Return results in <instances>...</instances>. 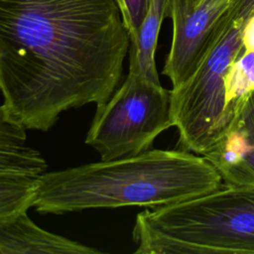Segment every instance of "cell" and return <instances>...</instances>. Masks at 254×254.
I'll return each instance as SVG.
<instances>
[{
    "label": "cell",
    "instance_id": "1",
    "mask_svg": "<svg viewBox=\"0 0 254 254\" xmlns=\"http://www.w3.org/2000/svg\"><path fill=\"white\" fill-rule=\"evenodd\" d=\"M130 45L115 0H0V91L26 129L100 106L116 90Z\"/></svg>",
    "mask_w": 254,
    "mask_h": 254
},
{
    "label": "cell",
    "instance_id": "2",
    "mask_svg": "<svg viewBox=\"0 0 254 254\" xmlns=\"http://www.w3.org/2000/svg\"><path fill=\"white\" fill-rule=\"evenodd\" d=\"M223 185L215 167L190 151L139 155L42 174L32 206L42 214L92 208L156 207L193 198Z\"/></svg>",
    "mask_w": 254,
    "mask_h": 254
},
{
    "label": "cell",
    "instance_id": "3",
    "mask_svg": "<svg viewBox=\"0 0 254 254\" xmlns=\"http://www.w3.org/2000/svg\"><path fill=\"white\" fill-rule=\"evenodd\" d=\"M137 254L254 253V186L224 184L202 195L139 212Z\"/></svg>",
    "mask_w": 254,
    "mask_h": 254
},
{
    "label": "cell",
    "instance_id": "4",
    "mask_svg": "<svg viewBox=\"0 0 254 254\" xmlns=\"http://www.w3.org/2000/svg\"><path fill=\"white\" fill-rule=\"evenodd\" d=\"M254 0H237L213 35L193 73L171 89V117L183 150L203 156L224 134L225 78L242 49Z\"/></svg>",
    "mask_w": 254,
    "mask_h": 254
},
{
    "label": "cell",
    "instance_id": "5",
    "mask_svg": "<svg viewBox=\"0 0 254 254\" xmlns=\"http://www.w3.org/2000/svg\"><path fill=\"white\" fill-rule=\"evenodd\" d=\"M172 126L171 90L128 72L109 99L96 106L85 144L102 161L133 157L150 150L154 140Z\"/></svg>",
    "mask_w": 254,
    "mask_h": 254
},
{
    "label": "cell",
    "instance_id": "6",
    "mask_svg": "<svg viewBox=\"0 0 254 254\" xmlns=\"http://www.w3.org/2000/svg\"><path fill=\"white\" fill-rule=\"evenodd\" d=\"M237 0H169L168 17L173 22L171 49L163 74L173 88L195 70L213 35Z\"/></svg>",
    "mask_w": 254,
    "mask_h": 254
},
{
    "label": "cell",
    "instance_id": "7",
    "mask_svg": "<svg viewBox=\"0 0 254 254\" xmlns=\"http://www.w3.org/2000/svg\"><path fill=\"white\" fill-rule=\"evenodd\" d=\"M203 157L215 167L224 184L254 186V91Z\"/></svg>",
    "mask_w": 254,
    "mask_h": 254
},
{
    "label": "cell",
    "instance_id": "8",
    "mask_svg": "<svg viewBox=\"0 0 254 254\" xmlns=\"http://www.w3.org/2000/svg\"><path fill=\"white\" fill-rule=\"evenodd\" d=\"M0 253L98 254L101 251L44 230L23 211L0 221Z\"/></svg>",
    "mask_w": 254,
    "mask_h": 254
},
{
    "label": "cell",
    "instance_id": "9",
    "mask_svg": "<svg viewBox=\"0 0 254 254\" xmlns=\"http://www.w3.org/2000/svg\"><path fill=\"white\" fill-rule=\"evenodd\" d=\"M169 0H153L135 38L129 45V72L160 83L155 53L160 28L168 17Z\"/></svg>",
    "mask_w": 254,
    "mask_h": 254
},
{
    "label": "cell",
    "instance_id": "10",
    "mask_svg": "<svg viewBox=\"0 0 254 254\" xmlns=\"http://www.w3.org/2000/svg\"><path fill=\"white\" fill-rule=\"evenodd\" d=\"M253 91L254 51L247 52L241 49L225 78L224 133Z\"/></svg>",
    "mask_w": 254,
    "mask_h": 254
},
{
    "label": "cell",
    "instance_id": "11",
    "mask_svg": "<svg viewBox=\"0 0 254 254\" xmlns=\"http://www.w3.org/2000/svg\"><path fill=\"white\" fill-rule=\"evenodd\" d=\"M39 177L0 174V221L32 206Z\"/></svg>",
    "mask_w": 254,
    "mask_h": 254
},
{
    "label": "cell",
    "instance_id": "12",
    "mask_svg": "<svg viewBox=\"0 0 254 254\" xmlns=\"http://www.w3.org/2000/svg\"><path fill=\"white\" fill-rule=\"evenodd\" d=\"M130 40L135 38L153 0H115Z\"/></svg>",
    "mask_w": 254,
    "mask_h": 254
},
{
    "label": "cell",
    "instance_id": "13",
    "mask_svg": "<svg viewBox=\"0 0 254 254\" xmlns=\"http://www.w3.org/2000/svg\"><path fill=\"white\" fill-rule=\"evenodd\" d=\"M242 50L254 51V13L248 18L242 32Z\"/></svg>",
    "mask_w": 254,
    "mask_h": 254
}]
</instances>
